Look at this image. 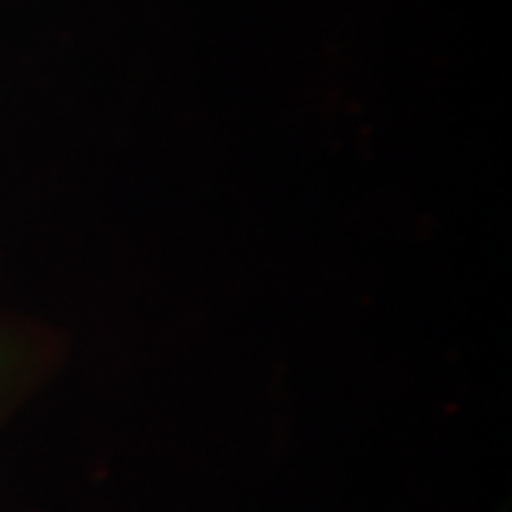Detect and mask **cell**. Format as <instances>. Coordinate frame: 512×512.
I'll return each instance as SVG.
<instances>
[]
</instances>
